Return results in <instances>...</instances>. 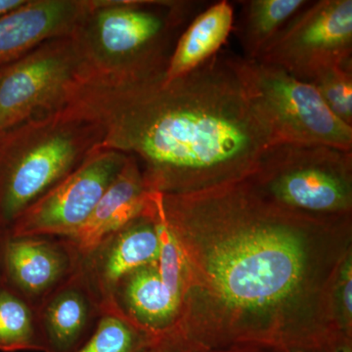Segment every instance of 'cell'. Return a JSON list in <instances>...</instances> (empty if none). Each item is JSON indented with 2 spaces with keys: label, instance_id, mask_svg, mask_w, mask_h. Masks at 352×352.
<instances>
[{
  "label": "cell",
  "instance_id": "3957f363",
  "mask_svg": "<svg viewBox=\"0 0 352 352\" xmlns=\"http://www.w3.org/2000/svg\"><path fill=\"white\" fill-rule=\"evenodd\" d=\"M199 1L91 0L71 36L82 58L80 80H141L166 72Z\"/></svg>",
  "mask_w": 352,
  "mask_h": 352
},
{
  "label": "cell",
  "instance_id": "7402d4cb",
  "mask_svg": "<svg viewBox=\"0 0 352 352\" xmlns=\"http://www.w3.org/2000/svg\"><path fill=\"white\" fill-rule=\"evenodd\" d=\"M351 273V256H349L344 261V266L340 270L339 282H338L340 293L337 294V295L340 296V303L342 305V315L344 317V325H346L347 330H349V326L351 327L352 314Z\"/></svg>",
  "mask_w": 352,
  "mask_h": 352
},
{
  "label": "cell",
  "instance_id": "7c38bea8",
  "mask_svg": "<svg viewBox=\"0 0 352 352\" xmlns=\"http://www.w3.org/2000/svg\"><path fill=\"white\" fill-rule=\"evenodd\" d=\"M91 0H27L0 17V67L50 39L69 36Z\"/></svg>",
  "mask_w": 352,
  "mask_h": 352
},
{
  "label": "cell",
  "instance_id": "4316f807",
  "mask_svg": "<svg viewBox=\"0 0 352 352\" xmlns=\"http://www.w3.org/2000/svg\"><path fill=\"white\" fill-rule=\"evenodd\" d=\"M286 352H305V351H298V349H295V351H286Z\"/></svg>",
  "mask_w": 352,
  "mask_h": 352
},
{
  "label": "cell",
  "instance_id": "44dd1931",
  "mask_svg": "<svg viewBox=\"0 0 352 352\" xmlns=\"http://www.w3.org/2000/svg\"><path fill=\"white\" fill-rule=\"evenodd\" d=\"M140 352H204L190 344L175 331H166L157 336Z\"/></svg>",
  "mask_w": 352,
  "mask_h": 352
},
{
  "label": "cell",
  "instance_id": "cb8c5ba5",
  "mask_svg": "<svg viewBox=\"0 0 352 352\" xmlns=\"http://www.w3.org/2000/svg\"><path fill=\"white\" fill-rule=\"evenodd\" d=\"M328 352H352L351 338L340 340Z\"/></svg>",
  "mask_w": 352,
  "mask_h": 352
},
{
  "label": "cell",
  "instance_id": "e0dca14e",
  "mask_svg": "<svg viewBox=\"0 0 352 352\" xmlns=\"http://www.w3.org/2000/svg\"><path fill=\"white\" fill-rule=\"evenodd\" d=\"M307 0H247L241 1L237 36L244 58L258 60L268 44L296 13L307 6Z\"/></svg>",
  "mask_w": 352,
  "mask_h": 352
},
{
  "label": "cell",
  "instance_id": "5b68a950",
  "mask_svg": "<svg viewBox=\"0 0 352 352\" xmlns=\"http://www.w3.org/2000/svg\"><path fill=\"white\" fill-rule=\"evenodd\" d=\"M247 179L296 212L322 217L351 214L352 151L280 143L266 150Z\"/></svg>",
  "mask_w": 352,
  "mask_h": 352
},
{
  "label": "cell",
  "instance_id": "4fadbf2b",
  "mask_svg": "<svg viewBox=\"0 0 352 352\" xmlns=\"http://www.w3.org/2000/svg\"><path fill=\"white\" fill-rule=\"evenodd\" d=\"M45 352H74L94 332L100 307L78 270L36 308Z\"/></svg>",
  "mask_w": 352,
  "mask_h": 352
},
{
  "label": "cell",
  "instance_id": "6da1fadb",
  "mask_svg": "<svg viewBox=\"0 0 352 352\" xmlns=\"http://www.w3.org/2000/svg\"><path fill=\"white\" fill-rule=\"evenodd\" d=\"M160 207L184 266L171 329L190 344L204 352H327L351 337L337 294L351 214L296 212L245 178L160 194Z\"/></svg>",
  "mask_w": 352,
  "mask_h": 352
},
{
  "label": "cell",
  "instance_id": "5bb4252c",
  "mask_svg": "<svg viewBox=\"0 0 352 352\" xmlns=\"http://www.w3.org/2000/svg\"><path fill=\"white\" fill-rule=\"evenodd\" d=\"M151 192L135 157L129 156L87 221L67 241L80 261L99 244L145 212Z\"/></svg>",
  "mask_w": 352,
  "mask_h": 352
},
{
  "label": "cell",
  "instance_id": "8992f818",
  "mask_svg": "<svg viewBox=\"0 0 352 352\" xmlns=\"http://www.w3.org/2000/svg\"><path fill=\"white\" fill-rule=\"evenodd\" d=\"M243 80L273 143L322 144L352 151V126L333 115L311 83L238 55Z\"/></svg>",
  "mask_w": 352,
  "mask_h": 352
},
{
  "label": "cell",
  "instance_id": "484cf974",
  "mask_svg": "<svg viewBox=\"0 0 352 352\" xmlns=\"http://www.w3.org/2000/svg\"><path fill=\"white\" fill-rule=\"evenodd\" d=\"M3 275H2L1 271H0V286H1L2 284H3Z\"/></svg>",
  "mask_w": 352,
  "mask_h": 352
},
{
  "label": "cell",
  "instance_id": "9a60e30c",
  "mask_svg": "<svg viewBox=\"0 0 352 352\" xmlns=\"http://www.w3.org/2000/svg\"><path fill=\"white\" fill-rule=\"evenodd\" d=\"M115 302L127 319L153 337L175 325L182 305L162 279L157 263L124 277L116 291Z\"/></svg>",
  "mask_w": 352,
  "mask_h": 352
},
{
  "label": "cell",
  "instance_id": "30bf717a",
  "mask_svg": "<svg viewBox=\"0 0 352 352\" xmlns=\"http://www.w3.org/2000/svg\"><path fill=\"white\" fill-rule=\"evenodd\" d=\"M160 236L154 217L153 193L145 212L102 241L80 261V270L102 312L116 309L115 294L133 271L159 261Z\"/></svg>",
  "mask_w": 352,
  "mask_h": 352
},
{
  "label": "cell",
  "instance_id": "2e32d148",
  "mask_svg": "<svg viewBox=\"0 0 352 352\" xmlns=\"http://www.w3.org/2000/svg\"><path fill=\"white\" fill-rule=\"evenodd\" d=\"M233 4L215 2L197 14L175 44L164 76L173 80L205 64L222 50L234 27Z\"/></svg>",
  "mask_w": 352,
  "mask_h": 352
},
{
  "label": "cell",
  "instance_id": "d4e9b609",
  "mask_svg": "<svg viewBox=\"0 0 352 352\" xmlns=\"http://www.w3.org/2000/svg\"><path fill=\"white\" fill-rule=\"evenodd\" d=\"M214 352H280L276 349H261V347H241V349H230L226 351H220Z\"/></svg>",
  "mask_w": 352,
  "mask_h": 352
},
{
  "label": "cell",
  "instance_id": "ac0fdd59",
  "mask_svg": "<svg viewBox=\"0 0 352 352\" xmlns=\"http://www.w3.org/2000/svg\"><path fill=\"white\" fill-rule=\"evenodd\" d=\"M45 352L36 309L19 294L0 286V351Z\"/></svg>",
  "mask_w": 352,
  "mask_h": 352
},
{
  "label": "cell",
  "instance_id": "52a82bcc",
  "mask_svg": "<svg viewBox=\"0 0 352 352\" xmlns=\"http://www.w3.org/2000/svg\"><path fill=\"white\" fill-rule=\"evenodd\" d=\"M83 66L71 34L50 39L0 67V133L63 107Z\"/></svg>",
  "mask_w": 352,
  "mask_h": 352
},
{
  "label": "cell",
  "instance_id": "ffe728a7",
  "mask_svg": "<svg viewBox=\"0 0 352 352\" xmlns=\"http://www.w3.org/2000/svg\"><path fill=\"white\" fill-rule=\"evenodd\" d=\"M311 85L333 115L352 126V60L324 72Z\"/></svg>",
  "mask_w": 352,
  "mask_h": 352
},
{
  "label": "cell",
  "instance_id": "9c48e42d",
  "mask_svg": "<svg viewBox=\"0 0 352 352\" xmlns=\"http://www.w3.org/2000/svg\"><path fill=\"white\" fill-rule=\"evenodd\" d=\"M126 160L127 155L122 152L95 150L78 168L25 208L2 237H71L87 221Z\"/></svg>",
  "mask_w": 352,
  "mask_h": 352
},
{
  "label": "cell",
  "instance_id": "d6986e66",
  "mask_svg": "<svg viewBox=\"0 0 352 352\" xmlns=\"http://www.w3.org/2000/svg\"><path fill=\"white\" fill-rule=\"evenodd\" d=\"M154 338L134 325L118 307L102 312L94 332L74 352H140Z\"/></svg>",
  "mask_w": 352,
  "mask_h": 352
},
{
  "label": "cell",
  "instance_id": "277c9868",
  "mask_svg": "<svg viewBox=\"0 0 352 352\" xmlns=\"http://www.w3.org/2000/svg\"><path fill=\"white\" fill-rule=\"evenodd\" d=\"M100 129L63 108L0 133V238L98 149Z\"/></svg>",
  "mask_w": 352,
  "mask_h": 352
},
{
  "label": "cell",
  "instance_id": "ba28073f",
  "mask_svg": "<svg viewBox=\"0 0 352 352\" xmlns=\"http://www.w3.org/2000/svg\"><path fill=\"white\" fill-rule=\"evenodd\" d=\"M351 60V0H318L296 13L256 61L311 83Z\"/></svg>",
  "mask_w": 352,
  "mask_h": 352
},
{
  "label": "cell",
  "instance_id": "7a4b0ae2",
  "mask_svg": "<svg viewBox=\"0 0 352 352\" xmlns=\"http://www.w3.org/2000/svg\"><path fill=\"white\" fill-rule=\"evenodd\" d=\"M78 80L63 108L100 129L98 149L135 157L146 186L182 194L240 182L273 143L243 80L221 50L186 75Z\"/></svg>",
  "mask_w": 352,
  "mask_h": 352
},
{
  "label": "cell",
  "instance_id": "8fae6325",
  "mask_svg": "<svg viewBox=\"0 0 352 352\" xmlns=\"http://www.w3.org/2000/svg\"><path fill=\"white\" fill-rule=\"evenodd\" d=\"M4 283L36 309L80 265L68 241L50 237H2Z\"/></svg>",
  "mask_w": 352,
  "mask_h": 352
},
{
  "label": "cell",
  "instance_id": "603a6c76",
  "mask_svg": "<svg viewBox=\"0 0 352 352\" xmlns=\"http://www.w3.org/2000/svg\"><path fill=\"white\" fill-rule=\"evenodd\" d=\"M27 0H0V17L24 6Z\"/></svg>",
  "mask_w": 352,
  "mask_h": 352
}]
</instances>
